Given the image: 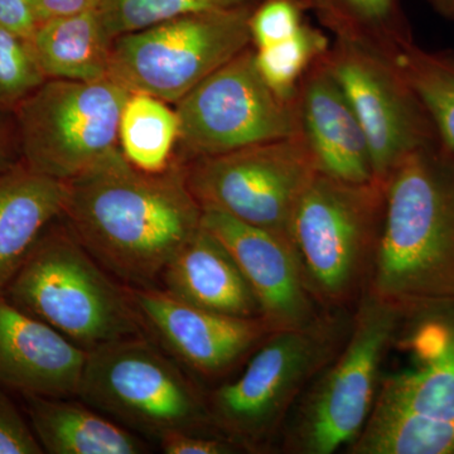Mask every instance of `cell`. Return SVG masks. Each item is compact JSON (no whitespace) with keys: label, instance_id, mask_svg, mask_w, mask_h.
Wrapping results in <instances>:
<instances>
[{"label":"cell","instance_id":"6da1fadb","mask_svg":"<svg viewBox=\"0 0 454 454\" xmlns=\"http://www.w3.org/2000/svg\"><path fill=\"white\" fill-rule=\"evenodd\" d=\"M188 186L187 164L162 173L134 168L114 149L67 182L62 220L110 276L124 286H154L178 250L202 225Z\"/></svg>","mask_w":454,"mask_h":454},{"label":"cell","instance_id":"7a4b0ae2","mask_svg":"<svg viewBox=\"0 0 454 454\" xmlns=\"http://www.w3.org/2000/svg\"><path fill=\"white\" fill-rule=\"evenodd\" d=\"M366 292L402 310L454 300V153L439 140L409 154L387 178Z\"/></svg>","mask_w":454,"mask_h":454},{"label":"cell","instance_id":"3957f363","mask_svg":"<svg viewBox=\"0 0 454 454\" xmlns=\"http://www.w3.org/2000/svg\"><path fill=\"white\" fill-rule=\"evenodd\" d=\"M375 405L348 454H454V300L403 310Z\"/></svg>","mask_w":454,"mask_h":454},{"label":"cell","instance_id":"277c9868","mask_svg":"<svg viewBox=\"0 0 454 454\" xmlns=\"http://www.w3.org/2000/svg\"><path fill=\"white\" fill-rule=\"evenodd\" d=\"M354 310H321L309 324L269 334L239 378L206 396L215 432L240 450H274L304 391L345 345Z\"/></svg>","mask_w":454,"mask_h":454},{"label":"cell","instance_id":"5b68a950","mask_svg":"<svg viewBox=\"0 0 454 454\" xmlns=\"http://www.w3.org/2000/svg\"><path fill=\"white\" fill-rule=\"evenodd\" d=\"M387 184L317 173L301 197L289 243L321 310L354 309L367 291L380 243Z\"/></svg>","mask_w":454,"mask_h":454},{"label":"cell","instance_id":"8992f818","mask_svg":"<svg viewBox=\"0 0 454 454\" xmlns=\"http://www.w3.org/2000/svg\"><path fill=\"white\" fill-rule=\"evenodd\" d=\"M2 294L86 352L145 334L127 286L83 249L62 217L42 232Z\"/></svg>","mask_w":454,"mask_h":454},{"label":"cell","instance_id":"52a82bcc","mask_svg":"<svg viewBox=\"0 0 454 454\" xmlns=\"http://www.w3.org/2000/svg\"><path fill=\"white\" fill-rule=\"evenodd\" d=\"M402 317V309L370 293L361 297L345 345L289 415L280 452L333 454L356 441L372 415Z\"/></svg>","mask_w":454,"mask_h":454},{"label":"cell","instance_id":"ba28073f","mask_svg":"<svg viewBox=\"0 0 454 454\" xmlns=\"http://www.w3.org/2000/svg\"><path fill=\"white\" fill-rule=\"evenodd\" d=\"M77 397L131 432L157 442L173 432L217 434L201 390L175 358L145 334L89 351Z\"/></svg>","mask_w":454,"mask_h":454},{"label":"cell","instance_id":"9c48e42d","mask_svg":"<svg viewBox=\"0 0 454 454\" xmlns=\"http://www.w3.org/2000/svg\"><path fill=\"white\" fill-rule=\"evenodd\" d=\"M254 8L188 14L119 35L113 42L109 77L129 92L175 106L252 47Z\"/></svg>","mask_w":454,"mask_h":454},{"label":"cell","instance_id":"30bf717a","mask_svg":"<svg viewBox=\"0 0 454 454\" xmlns=\"http://www.w3.org/2000/svg\"><path fill=\"white\" fill-rule=\"evenodd\" d=\"M130 92L98 82L47 80L13 112L20 160L68 182L118 148L119 122Z\"/></svg>","mask_w":454,"mask_h":454},{"label":"cell","instance_id":"8fae6325","mask_svg":"<svg viewBox=\"0 0 454 454\" xmlns=\"http://www.w3.org/2000/svg\"><path fill=\"white\" fill-rule=\"evenodd\" d=\"M175 109L184 162L301 133L298 97L282 98L269 88L253 46L206 77Z\"/></svg>","mask_w":454,"mask_h":454},{"label":"cell","instance_id":"7c38bea8","mask_svg":"<svg viewBox=\"0 0 454 454\" xmlns=\"http://www.w3.org/2000/svg\"><path fill=\"white\" fill-rule=\"evenodd\" d=\"M186 164L188 186L202 208L286 240L295 208L318 173L301 133Z\"/></svg>","mask_w":454,"mask_h":454},{"label":"cell","instance_id":"4fadbf2b","mask_svg":"<svg viewBox=\"0 0 454 454\" xmlns=\"http://www.w3.org/2000/svg\"><path fill=\"white\" fill-rule=\"evenodd\" d=\"M322 62L365 131L373 177L387 184L409 154L439 140L419 98L380 50L334 37Z\"/></svg>","mask_w":454,"mask_h":454},{"label":"cell","instance_id":"5bb4252c","mask_svg":"<svg viewBox=\"0 0 454 454\" xmlns=\"http://www.w3.org/2000/svg\"><path fill=\"white\" fill-rule=\"evenodd\" d=\"M127 289L143 330L153 334L179 365L205 380L225 378L273 333L262 317L210 312L155 286Z\"/></svg>","mask_w":454,"mask_h":454},{"label":"cell","instance_id":"9a60e30c","mask_svg":"<svg viewBox=\"0 0 454 454\" xmlns=\"http://www.w3.org/2000/svg\"><path fill=\"white\" fill-rule=\"evenodd\" d=\"M202 225L235 259L273 333L301 327L321 312L307 291L289 240L215 208H203Z\"/></svg>","mask_w":454,"mask_h":454},{"label":"cell","instance_id":"2e32d148","mask_svg":"<svg viewBox=\"0 0 454 454\" xmlns=\"http://www.w3.org/2000/svg\"><path fill=\"white\" fill-rule=\"evenodd\" d=\"M88 352L0 293V385L23 395L74 397Z\"/></svg>","mask_w":454,"mask_h":454},{"label":"cell","instance_id":"e0dca14e","mask_svg":"<svg viewBox=\"0 0 454 454\" xmlns=\"http://www.w3.org/2000/svg\"><path fill=\"white\" fill-rule=\"evenodd\" d=\"M301 136L319 173L349 182L373 177L365 131L322 57L298 88Z\"/></svg>","mask_w":454,"mask_h":454},{"label":"cell","instance_id":"ac0fdd59","mask_svg":"<svg viewBox=\"0 0 454 454\" xmlns=\"http://www.w3.org/2000/svg\"><path fill=\"white\" fill-rule=\"evenodd\" d=\"M160 280L164 291L199 309L238 318L262 317L235 259L203 225L173 256Z\"/></svg>","mask_w":454,"mask_h":454},{"label":"cell","instance_id":"d6986e66","mask_svg":"<svg viewBox=\"0 0 454 454\" xmlns=\"http://www.w3.org/2000/svg\"><path fill=\"white\" fill-rule=\"evenodd\" d=\"M67 182L20 160L0 172V293L26 262L42 232L62 216Z\"/></svg>","mask_w":454,"mask_h":454},{"label":"cell","instance_id":"ffe728a7","mask_svg":"<svg viewBox=\"0 0 454 454\" xmlns=\"http://www.w3.org/2000/svg\"><path fill=\"white\" fill-rule=\"evenodd\" d=\"M26 413L43 453L145 454L139 434L71 397L23 395Z\"/></svg>","mask_w":454,"mask_h":454},{"label":"cell","instance_id":"44dd1931","mask_svg":"<svg viewBox=\"0 0 454 454\" xmlns=\"http://www.w3.org/2000/svg\"><path fill=\"white\" fill-rule=\"evenodd\" d=\"M31 42L47 80L98 82L109 77L114 40L98 11L40 22Z\"/></svg>","mask_w":454,"mask_h":454},{"label":"cell","instance_id":"7402d4cb","mask_svg":"<svg viewBox=\"0 0 454 454\" xmlns=\"http://www.w3.org/2000/svg\"><path fill=\"white\" fill-rule=\"evenodd\" d=\"M428 114L439 142L454 153V53L400 38L385 51Z\"/></svg>","mask_w":454,"mask_h":454},{"label":"cell","instance_id":"603a6c76","mask_svg":"<svg viewBox=\"0 0 454 454\" xmlns=\"http://www.w3.org/2000/svg\"><path fill=\"white\" fill-rule=\"evenodd\" d=\"M130 92L119 122L118 145L134 167L145 173H162L177 160L179 119L175 106Z\"/></svg>","mask_w":454,"mask_h":454},{"label":"cell","instance_id":"cb8c5ba5","mask_svg":"<svg viewBox=\"0 0 454 454\" xmlns=\"http://www.w3.org/2000/svg\"><path fill=\"white\" fill-rule=\"evenodd\" d=\"M334 37H348L384 51L411 35L397 0H309Z\"/></svg>","mask_w":454,"mask_h":454},{"label":"cell","instance_id":"d4e9b609","mask_svg":"<svg viewBox=\"0 0 454 454\" xmlns=\"http://www.w3.org/2000/svg\"><path fill=\"white\" fill-rule=\"evenodd\" d=\"M330 44L324 31L304 23L292 37L254 49L256 67L269 88L279 97L295 98L304 74L327 52Z\"/></svg>","mask_w":454,"mask_h":454},{"label":"cell","instance_id":"484cf974","mask_svg":"<svg viewBox=\"0 0 454 454\" xmlns=\"http://www.w3.org/2000/svg\"><path fill=\"white\" fill-rule=\"evenodd\" d=\"M262 0H104L100 16L110 37L115 40L145 27L173 18L205 12L253 8Z\"/></svg>","mask_w":454,"mask_h":454},{"label":"cell","instance_id":"4316f807","mask_svg":"<svg viewBox=\"0 0 454 454\" xmlns=\"http://www.w3.org/2000/svg\"><path fill=\"white\" fill-rule=\"evenodd\" d=\"M47 82L31 38L0 25V114H12Z\"/></svg>","mask_w":454,"mask_h":454},{"label":"cell","instance_id":"83f0119b","mask_svg":"<svg viewBox=\"0 0 454 454\" xmlns=\"http://www.w3.org/2000/svg\"><path fill=\"white\" fill-rule=\"evenodd\" d=\"M309 0H262L249 18L253 49H262L292 37L304 25Z\"/></svg>","mask_w":454,"mask_h":454},{"label":"cell","instance_id":"f1b7e54d","mask_svg":"<svg viewBox=\"0 0 454 454\" xmlns=\"http://www.w3.org/2000/svg\"><path fill=\"white\" fill-rule=\"evenodd\" d=\"M0 385V454H42L31 424Z\"/></svg>","mask_w":454,"mask_h":454},{"label":"cell","instance_id":"f546056e","mask_svg":"<svg viewBox=\"0 0 454 454\" xmlns=\"http://www.w3.org/2000/svg\"><path fill=\"white\" fill-rule=\"evenodd\" d=\"M166 454H229L240 452L229 439L214 433L173 432L158 441Z\"/></svg>","mask_w":454,"mask_h":454},{"label":"cell","instance_id":"4dcf8cb0","mask_svg":"<svg viewBox=\"0 0 454 454\" xmlns=\"http://www.w3.org/2000/svg\"><path fill=\"white\" fill-rule=\"evenodd\" d=\"M104 0H31L37 25L44 20H56L100 11Z\"/></svg>","mask_w":454,"mask_h":454},{"label":"cell","instance_id":"1f68e13d","mask_svg":"<svg viewBox=\"0 0 454 454\" xmlns=\"http://www.w3.org/2000/svg\"><path fill=\"white\" fill-rule=\"evenodd\" d=\"M0 25L31 38L37 27L31 0H0Z\"/></svg>","mask_w":454,"mask_h":454},{"label":"cell","instance_id":"d6a6232c","mask_svg":"<svg viewBox=\"0 0 454 454\" xmlns=\"http://www.w3.org/2000/svg\"><path fill=\"white\" fill-rule=\"evenodd\" d=\"M18 162H20V151L13 113L0 114V172Z\"/></svg>","mask_w":454,"mask_h":454},{"label":"cell","instance_id":"836d02e7","mask_svg":"<svg viewBox=\"0 0 454 454\" xmlns=\"http://www.w3.org/2000/svg\"><path fill=\"white\" fill-rule=\"evenodd\" d=\"M442 17L454 20V0H427Z\"/></svg>","mask_w":454,"mask_h":454}]
</instances>
